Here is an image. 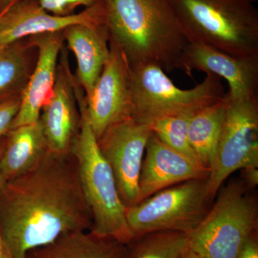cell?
I'll use <instances>...</instances> for the list:
<instances>
[{"label": "cell", "mask_w": 258, "mask_h": 258, "mask_svg": "<svg viewBox=\"0 0 258 258\" xmlns=\"http://www.w3.org/2000/svg\"><path fill=\"white\" fill-rule=\"evenodd\" d=\"M92 223L72 152L47 150L30 170L0 188V235L14 258L66 234L91 230Z\"/></svg>", "instance_id": "6da1fadb"}, {"label": "cell", "mask_w": 258, "mask_h": 258, "mask_svg": "<svg viewBox=\"0 0 258 258\" xmlns=\"http://www.w3.org/2000/svg\"><path fill=\"white\" fill-rule=\"evenodd\" d=\"M111 40L130 66L152 64L166 72L181 70L189 43L169 0H103Z\"/></svg>", "instance_id": "7a4b0ae2"}, {"label": "cell", "mask_w": 258, "mask_h": 258, "mask_svg": "<svg viewBox=\"0 0 258 258\" xmlns=\"http://www.w3.org/2000/svg\"><path fill=\"white\" fill-rule=\"evenodd\" d=\"M189 42L258 56V11L249 0H169Z\"/></svg>", "instance_id": "3957f363"}, {"label": "cell", "mask_w": 258, "mask_h": 258, "mask_svg": "<svg viewBox=\"0 0 258 258\" xmlns=\"http://www.w3.org/2000/svg\"><path fill=\"white\" fill-rule=\"evenodd\" d=\"M243 180L222 186L208 213L188 234L189 248L200 258H237L257 232L258 206Z\"/></svg>", "instance_id": "277c9868"}, {"label": "cell", "mask_w": 258, "mask_h": 258, "mask_svg": "<svg viewBox=\"0 0 258 258\" xmlns=\"http://www.w3.org/2000/svg\"><path fill=\"white\" fill-rule=\"evenodd\" d=\"M81 129L71 152L77 160L80 181L91 216V232L128 244L133 240L114 175L98 149L97 139L84 112Z\"/></svg>", "instance_id": "5b68a950"}, {"label": "cell", "mask_w": 258, "mask_h": 258, "mask_svg": "<svg viewBox=\"0 0 258 258\" xmlns=\"http://www.w3.org/2000/svg\"><path fill=\"white\" fill-rule=\"evenodd\" d=\"M132 117L149 125L164 117L194 114L225 96L222 79L207 74L191 89L178 88L159 66H130Z\"/></svg>", "instance_id": "8992f818"}, {"label": "cell", "mask_w": 258, "mask_h": 258, "mask_svg": "<svg viewBox=\"0 0 258 258\" xmlns=\"http://www.w3.org/2000/svg\"><path fill=\"white\" fill-rule=\"evenodd\" d=\"M208 176L174 185L125 210L133 239L157 231L190 233L214 203L208 192Z\"/></svg>", "instance_id": "52a82bcc"}, {"label": "cell", "mask_w": 258, "mask_h": 258, "mask_svg": "<svg viewBox=\"0 0 258 258\" xmlns=\"http://www.w3.org/2000/svg\"><path fill=\"white\" fill-rule=\"evenodd\" d=\"M223 126L210 175L208 192L215 200L234 172L258 167V96L231 98L225 93Z\"/></svg>", "instance_id": "ba28073f"}, {"label": "cell", "mask_w": 258, "mask_h": 258, "mask_svg": "<svg viewBox=\"0 0 258 258\" xmlns=\"http://www.w3.org/2000/svg\"><path fill=\"white\" fill-rule=\"evenodd\" d=\"M78 91L80 108L97 140L115 123L132 117L130 64L119 47L110 42V55L89 96Z\"/></svg>", "instance_id": "9c48e42d"}, {"label": "cell", "mask_w": 258, "mask_h": 258, "mask_svg": "<svg viewBox=\"0 0 258 258\" xmlns=\"http://www.w3.org/2000/svg\"><path fill=\"white\" fill-rule=\"evenodd\" d=\"M151 134L149 125L130 117L111 125L97 140L126 208L138 203L139 177Z\"/></svg>", "instance_id": "30bf717a"}, {"label": "cell", "mask_w": 258, "mask_h": 258, "mask_svg": "<svg viewBox=\"0 0 258 258\" xmlns=\"http://www.w3.org/2000/svg\"><path fill=\"white\" fill-rule=\"evenodd\" d=\"M79 88L75 76L71 74L69 55L63 45L59 57L53 92L42 107L39 118L47 149L51 152L57 154L71 152L82 122L78 100Z\"/></svg>", "instance_id": "8fae6325"}, {"label": "cell", "mask_w": 258, "mask_h": 258, "mask_svg": "<svg viewBox=\"0 0 258 258\" xmlns=\"http://www.w3.org/2000/svg\"><path fill=\"white\" fill-rule=\"evenodd\" d=\"M105 20L103 5L60 17L47 13L36 0H17L0 15V45L42 34L62 32L72 25H95Z\"/></svg>", "instance_id": "7c38bea8"}, {"label": "cell", "mask_w": 258, "mask_h": 258, "mask_svg": "<svg viewBox=\"0 0 258 258\" xmlns=\"http://www.w3.org/2000/svg\"><path fill=\"white\" fill-rule=\"evenodd\" d=\"M181 67L188 75L197 70L225 80L231 98L257 96L258 56L237 57L189 42L183 52Z\"/></svg>", "instance_id": "4fadbf2b"}, {"label": "cell", "mask_w": 258, "mask_h": 258, "mask_svg": "<svg viewBox=\"0 0 258 258\" xmlns=\"http://www.w3.org/2000/svg\"><path fill=\"white\" fill-rule=\"evenodd\" d=\"M30 37L37 48V62L22 93L20 108L10 129L38 121L42 107L53 92L59 57L64 45L62 31Z\"/></svg>", "instance_id": "5bb4252c"}, {"label": "cell", "mask_w": 258, "mask_h": 258, "mask_svg": "<svg viewBox=\"0 0 258 258\" xmlns=\"http://www.w3.org/2000/svg\"><path fill=\"white\" fill-rule=\"evenodd\" d=\"M145 151L139 177L138 203L174 185L210 175V171L168 147L152 132Z\"/></svg>", "instance_id": "9a60e30c"}, {"label": "cell", "mask_w": 258, "mask_h": 258, "mask_svg": "<svg viewBox=\"0 0 258 258\" xmlns=\"http://www.w3.org/2000/svg\"><path fill=\"white\" fill-rule=\"evenodd\" d=\"M64 42L77 61L75 77L85 97L89 96L110 55L106 20L95 25H75L62 31Z\"/></svg>", "instance_id": "2e32d148"}, {"label": "cell", "mask_w": 258, "mask_h": 258, "mask_svg": "<svg viewBox=\"0 0 258 258\" xmlns=\"http://www.w3.org/2000/svg\"><path fill=\"white\" fill-rule=\"evenodd\" d=\"M25 258H128V250L127 244L81 231L32 249Z\"/></svg>", "instance_id": "e0dca14e"}, {"label": "cell", "mask_w": 258, "mask_h": 258, "mask_svg": "<svg viewBox=\"0 0 258 258\" xmlns=\"http://www.w3.org/2000/svg\"><path fill=\"white\" fill-rule=\"evenodd\" d=\"M5 137L0 158V170L5 181L30 170L48 150L39 120L10 129Z\"/></svg>", "instance_id": "ac0fdd59"}, {"label": "cell", "mask_w": 258, "mask_h": 258, "mask_svg": "<svg viewBox=\"0 0 258 258\" xmlns=\"http://www.w3.org/2000/svg\"><path fill=\"white\" fill-rule=\"evenodd\" d=\"M225 96L220 101L195 112L188 125L190 145L200 164L210 172L221 138L225 115Z\"/></svg>", "instance_id": "d6986e66"}, {"label": "cell", "mask_w": 258, "mask_h": 258, "mask_svg": "<svg viewBox=\"0 0 258 258\" xmlns=\"http://www.w3.org/2000/svg\"><path fill=\"white\" fill-rule=\"evenodd\" d=\"M37 58V48L30 37L0 45V101L21 96Z\"/></svg>", "instance_id": "ffe728a7"}, {"label": "cell", "mask_w": 258, "mask_h": 258, "mask_svg": "<svg viewBox=\"0 0 258 258\" xmlns=\"http://www.w3.org/2000/svg\"><path fill=\"white\" fill-rule=\"evenodd\" d=\"M128 258H185L189 250L186 234L157 231L136 237L127 244Z\"/></svg>", "instance_id": "44dd1931"}, {"label": "cell", "mask_w": 258, "mask_h": 258, "mask_svg": "<svg viewBox=\"0 0 258 258\" xmlns=\"http://www.w3.org/2000/svg\"><path fill=\"white\" fill-rule=\"evenodd\" d=\"M192 115L164 117L154 120L149 125L163 143L200 164L188 138V125Z\"/></svg>", "instance_id": "7402d4cb"}, {"label": "cell", "mask_w": 258, "mask_h": 258, "mask_svg": "<svg viewBox=\"0 0 258 258\" xmlns=\"http://www.w3.org/2000/svg\"><path fill=\"white\" fill-rule=\"evenodd\" d=\"M47 13L56 16H70L77 13V10L103 5V0H36Z\"/></svg>", "instance_id": "603a6c76"}, {"label": "cell", "mask_w": 258, "mask_h": 258, "mask_svg": "<svg viewBox=\"0 0 258 258\" xmlns=\"http://www.w3.org/2000/svg\"><path fill=\"white\" fill-rule=\"evenodd\" d=\"M21 96L10 97L0 101V139L9 132L12 123L18 114Z\"/></svg>", "instance_id": "cb8c5ba5"}, {"label": "cell", "mask_w": 258, "mask_h": 258, "mask_svg": "<svg viewBox=\"0 0 258 258\" xmlns=\"http://www.w3.org/2000/svg\"><path fill=\"white\" fill-rule=\"evenodd\" d=\"M237 258H258L257 232L247 239L242 246Z\"/></svg>", "instance_id": "d4e9b609"}, {"label": "cell", "mask_w": 258, "mask_h": 258, "mask_svg": "<svg viewBox=\"0 0 258 258\" xmlns=\"http://www.w3.org/2000/svg\"><path fill=\"white\" fill-rule=\"evenodd\" d=\"M243 181L249 189H253L258 184V167H248L242 169Z\"/></svg>", "instance_id": "484cf974"}, {"label": "cell", "mask_w": 258, "mask_h": 258, "mask_svg": "<svg viewBox=\"0 0 258 258\" xmlns=\"http://www.w3.org/2000/svg\"><path fill=\"white\" fill-rule=\"evenodd\" d=\"M0 258H14L0 235Z\"/></svg>", "instance_id": "4316f807"}, {"label": "cell", "mask_w": 258, "mask_h": 258, "mask_svg": "<svg viewBox=\"0 0 258 258\" xmlns=\"http://www.w3.org/2000/svg\"><path fill=\"white\" fill-rule=\"evenodd\" d=\"M17 0H0V13L8 9Z\"/></svg>", "instance_id": "83f0119b"}, {"label": "cell", "mask_w": 258, "mask_h": 258, "mask_svg": "<svg viewBox=\"0 0 258 258\" xmlns=\"http://www.w3.org/2000/svg\"><path fill=\"white\" fill-rule=\"evenodd\" d=\"M4 142L0 144V158H1L2 153H3V148H4ZM5 181L4 178H3V174H2L1 170H0V188L2 187L3 184H5Z\"/></svg>", "instance_id": "f1b7e54d"}, {"label": "cell", "mask_w": 258, "mask_h": 258, "mask_svg": "<svg viewBox=\"0 0 258 258\" xmlns=\"http://www.w3.org/2000/svg\"><path fill=\"white\" fill-rule=\"evenodd\" d=\"M185 258H200L199 257L198 254L195 253L193 251H191V249H189V252L186 254V257Z\"/></svg>", "instance_id": "f546056e"}, {"label": "cell", "mask_w": 258, "mask_h": 258, "mask_svg": "<svg viewBox=\"0 0 258 258\" xmlns=\"http://www.w3.org/2000/svg\"><path fill=\"white\" fill-rule=\"evenodd\" d=\"M249 1L252 2V3H256V2H257L258 0H249Z\"/></svg>", "instance_id": "4dcf8cb0"}, {"label": "cell", "mask_w": 258, "mask_h": 258, "mask_svg": "<svg viewBox=\"0 0 258 258\" xmlns=\"http://www.w3.org/2000/svg\"><path fill=\"white\" fill-rule=\"evenodd\" d=\"M1 13H0V15H1Z\"/></svg>", "instance_id": "1f68e13d"}]
</instances>
